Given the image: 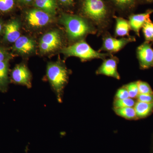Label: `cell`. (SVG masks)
Segmentation results:
<instances>
[{
    "label": "cell",
    "instance_id": "cell-1",
    "mask_svg": "<svg viewBox=\"0 0 153 153\" xmlns=\"http://www.w3.org/2000/svg\"><path fill=\"white\" fill-rule=\"evenodd\" d=\"M60 22L64 26L68 38L72 40L81 39L87 34L95 33V29L81 17L63 14Z\"/></svg>",
    "mask_w": 153,
    "mask_h": 153
},
{
    "label": "cell",
    "instance_id": "cell-4",
    "mask_svg": "<svg viewBox=\"0 0 153 153\" xmlns=\"http://www.w3.org/2000/svg\"><path fill=\"white\" fill-rule=\"evenodd\" d=\"M82 10L84 14L98 25H103L107 16L103 0H84Z\"/></svg>",
    "mask_w": 153,
    "mask_h": 153
},
{
    "label": "cell",
    "instance_id": "cell-7",
    "mask_svg": "<svg viewBox=\"0 0 153 153\" xmlns=\"http://www.w3.org/2000/svg\"><path fill=\"white\" fill-rule=\"evenodd\" d=\"M137 54L140 68L146 69L153 67V49L149 42L146 41L138 47Z\"/></svg>",
    "mask_w": 153,
    "mask_h": 153
},
{
    "label": "cell",
    "instance_id": "cell-17",
    "mask_svg": "<svg viewBox=\"0 0 153 153\" xmlns=\"http://www.w3.org/2000/svg\"><path fill=\"white\" fill-rule=\"evenodd\" d=\"M8 60L0 62V91H5L7 89L8 78Z\"/></svg>",
    "mask_w": 153,
    "mask_h": 153
},
{
    "label": "cell",
    "instance_id": "cell-19",
    "mask_svg": "<svg viewBox=\"0 0 153 153\" xmlns=\"http://www.w3.org/2000/svg\"><path fill=\"white\" fill-rule=\"evenodd\" d=\"M137 99L129 98L124 99H115L114 101V108H119L123 107H134Z\"/></svg>",
    "mask_w": 153,
    "mask_h": 153
},
{
    "label": "cell",
    "instance_id": "cell-5",
    "mask_svg": "<svg viewBox=\"0 0 153 153\" xmlns=\"http://www.w3.org/2000/svg\"><path fill=\"white\" fill-rule=\"evenodd\" d=\"M61 45L60 33L53 30L44 34L39 43L40 51L43 53H48L58 49Z\"/></svg>",
    "mask_w": 153,
    "mask_h": 153
},
{
    "label": "cell",
    "instance_id": "cell-22",
    "mask_svg": "<svg viewBox=\"0 0 153 153\" xmlns=\"http://www.w3.org/2000/svg\"><path fill=\"white\" fill-rule=\"evenodd\" d=\"M139 92L141 94H153V91L147 82L139 80L137 81Z\"/></svg>",
    "mask_w": 153,
    "mask_h": 153
},
{
    "label": "cell",
    "instance_id": "cell-6",
    "mask_svg": "<svg viewBox=\"0 0 153 153\" xmlns=\"http://www.w3.org/2000/svg\"><path fill=\"white\" fill-rule=\"evenodd\" d=\"M52 15L40 9H33L28 12L26 20L31 27H42L52 22Z\"/></svg>",
    "mask_w": 153,
    "mask_h": 153
},
{
    "label": "cell",
    "instance_id": "cell-10",
    "mask_svg": "<svg viewBox=\"0 0 153 153\" xmlns=\"http://www.w3.org/2000/svg\"><path fill=\"white\" fill-rule=\"evenodd\" d=\"M13 80L18 84L31 87V74L27 66L23 64L19 65L14 68L12 72Z\"/></svg>",
    "mask_w": 153,
    "mask_h": 153
},
{
    "label": "cell",
    "instance_id": "cell-21",
    "mask_svg": "<svg viewBox=\"0 0 153 153\" xmlns=\"http://www.w3.org/2000/svg\"><path fill=\"white\" fill-rule=\"evenodd\" d=\"M124 86L128 91L129 97L136 99L137 97L139 94L137 81L130 82Z\"/></svg>",
    "mask_w": 153,
    "mask_h": 153
},
{
    "label": "cell",
    "instance_id": "cell-28",
    "mask_svg": "<svg viewBox=\"0 0 153 153\" xmlns=\"http://www.w3.org/2000/svg\"><path fill=\"white\" fill-rule=\"evenodd\" d=\"M60 2L64 5H69L71 4L74 1V0H59Z\"/></svg>",
    "mask_w": 153,
    "mask_h": 153
},
{
    "label": "cell",
    "instance_id": "cell-24",
    "mask_svg": "<svg viewBox=\"0 0 153 153\" xmlns=\"http://www.w3.org/2000/svg\"><path fill=\"white\" fill-rule=\"evenodd\" d=\"M116 5L121 8H126L132 7L135 2V0H112Z\"/></svg>",
    "mask_w": 153,
    "mask_h": 153
},
{
    "label": "cell",
    "instance_id": "cell-18",
    "mask_svg": "<svg viewBox=\"0 0 153 153\" xmlns=\"http://www.w3.org/2000/svg\"><path fill=\"white\" fill-rule=\"evenodd\" d=\"M117 115L127 120H137L134 107H123L114 108Z\"/></svg>",
    "mask_w": 153,
    "mask_h": 153
},
{
    "label": "cell",
    "instance_id": "cell-3",
    "mask_svg": "<svg viewBox=\"0 0 153 153\" xmlns=\"http://www.w3.org/2000/svg\"><path fill=\"white\" fill-rule=\"evenodd\" d=\"M47 76L58 100L61 101V93L68 79V72L65 66L58 63H49L47 67Z\"/></svg>",
    "mask_w": 153,
    "mask_h": 153
},
{
    "label": "cell",
    "instance_id": "cell-12",
    "mask_svg": "<svg viewBox=\"0 0 153 153\" xmlns=\"http://www.w3.org/2000/svg\"><path fill=\"white\" fill-rule=\"evenodd\" d=\"M15 50L24 55L32 53L35 49V41L27 36H20L14 43Z\"/></svg>",
    "mask_w": 153,
    "mask_h": 153
},
{
    "label": "cell",
    "instance_id": "cell-11",
    "mask_svg": "<svg viewBox=\"0 0 153 153\" xmlns=\"http://www.w3.org/2000/svg\"><path fill=\"white\" fill-rule=\"evenodd\" d=\"M153 13V9L148 10L143 13L134 14L130 17L129 23L131 29L138 36H140V31L145 23L151 20V15Z\"/></svg>",
    "mask_w": 153,
    "mask_h": 153
},
{
    "label": "cell",
    "instance_id": "cell-2",
    "mask_svg": "<svg viewBox=\"0 0 153 153\" xmlns=\"http://www.w3.org/2000/svg\"><path fill=\"white\" fill-rule=\"evenodd\" d=\"M62 53L67 56H74L85 61L99 58L104 59L109 56L105 53H101L95 51L84 41H80L62 49Z\"/></svg>",
    "mask_w": 153,
    "mask_h": 153
},
{
    "label": "cell",
    "instance_id": "cell-16",
    "mask_svg": "<svg viewBox=\"0 0 153 153\" xmlns=\"http://www.w3.org/2000/svg\"><path fill=\"white\" fill-rule=\"evenodd\" d=\"M116 27L115 35L116 36L124 37L128 36L131 29L129 23L123 18L116 17Z\"/></svg>",
    "mask_w": 153,
    "mask_h": 153
},
{
    "label": "cell",
    "instance_id": "cell-30",
    "mask_svg": "<svg viewBox=\"0 0 153 153\" xmlns=\"http://www.w3.org/2000/svg\"><path fill=\"white\" fill-rule=\"evenodd\" d=\"M20 1L24 4H28L32 2L33 0H20Z\"/></svg>",
    "mask_w": 153,
    "mask_h": 153
},
{
    "label": "cell",
    "instance_id": "cell-27",
    "mask_svg": "<svg viewBox=\"0 0 153 153\" xmlns=\"http://www.w3.org/2000/svg\"><path fill=\"white\" fill-rule=\"evenodd\" d=\"M7 54L5 51L0 48V62L8 60Z\"/></svg>",
    "mask_w": 153,
    "mask_h": 153
},
{
    "label": "cell",
    "instance_id": "cell-31",
    "mask_svg": "<svg viewBox=\"0 0 153 153\" xmlns=\"http://www.w3.org/2000/svg\"><path fill=\"white\" fill-rule=\"evenodd\" d=\"M3 26L2 23L0 22V34L1 33L2 30Z\"/></svg>",
    "mask_w": 153,
    "mask_h": 153
},
{
    "label": "cell",
    "instance_id": "cell-8",
    "mask_svg": "<svg viewBox=\"0 0 153 153\" xmlns=\"http://www.w3.org/2000/svg\"><path fill=\"white\" fill-rule=\"evenodd\" d=\"M135 41V39L134 37L117 39L111 36H105L103 38V44L101 49L111 53L117 52L128 43Z\"/></svg>",
    "mask_w": 153,
    "mask_h": 153
},
{
    "label": "cell",
    "instance_id": "cell-25",
    "mask_svg": "<svg viewBox=\"0 0 153 153\" xmlns=\"http://www.w3.org/2000/svg\"><path fill=\"white\" fill-rule=\"evenodd\" d=\"M129 96L126 88L124 85L123 87L120 88L118 89L115 94V98L117 99H124L129 98Z\"/></svg>",
    "mask_w": 153,
    "mask_h": 153
},
{
    "label": "cell",
    "instance_id": "cell-32",
    "mask_svg": "<svg viewBox=\"0 0 153 153\" xmlns=\"http://www.w3.org/2000/svg\"><path fill=\"white\" fill-rule=\"evenodd\" d=\"M144 1H145V2H153V0H143Z\"/></svg>",
    "mask_w": 153,
    "mask_h": 153
},
{
    "label": "cell",
    "instance_id": "cell-29",
    "mask_svg": "<svg viewBox=\"0 0 153 153\" xmlns=\"http://www.w3.org/2000/svg\"><path fill=\"white\" fill-rule=\"evenodd\" d=\"M149 153H153V133L151 138V143L150 146V151Z\"/></svg>",
    "mask_w": 153,
    "mask_h": 153
},
{
    "label": "cell",
    "instance_id": "cell-26",
    "mask_svg": "<svg viewBox=\"0 0 153 153\" xmlns=\"http://www.w3.org/2000/svg\"><path fill=\"white\" fill-rule=\"evenodd\" d=\"M137 101L153 103V94H139L136 98Z\"/></svg>",
    "mask_w": 153,
    "mask_h": 153
},
{
    "label": "cell",
    "instance_id": "cell-14",
    "mask_svg": "<svg viewBox=\"0 0 153 153\" xmlns=\"http://www.w3.org/2000/svg\"><path fill=\"white\" fill-rule=\"evenodd\" d=\"M137 119L145 118L153 112V103L137 101L134 106Z\"/></svg>",
    "mask_w": 153,
    "mask_h": 153
},
{
    "label": "cell",
    "instance_id": "cell-13",
    "mask_svg": "<svg viewBox=\"0 0 153 153\" xmlns=\"http://www.w3.org/2000/svg\"><path fill=\"white\" fill-rule=\"evenodd\" d=\"M20 23L17 20H13L5 27L4 38L10 43H15L21 36Z\"/></svg>",
    "mask_w": 153,
    "mask_h": 153
},
{
    "label": "cell",
    "instance_id": "cell-20",
    "mask_svg": "<svg viewBox=\"0 0 153 153\" xmlns=\"http://www.w3.org/2000/svg\"><path fill=\"white\" fill-rule=\"evenodd\" d=\"M142 28L146 41L149 42L153 41V23L151 20L145 23Z\"/></svg>",
    "mask_w": 153,
    "mask_h": 153
},
{
    "label": "cell",
    "instance_id": "cell-23",
    "mask_svg": "<svg viewBox=\"0 0 153 153\" xmlns=\"http://www.w3.org/2000/svg\"><path fill=\"white\" fill-rule=\"evenodd\" d=\"M14 0H0V11L7 12L13 8Z\"/></svg>",
    "mask_w": 153,
    "mask_h": 153
},
{
    "label": "cell",
    "instance_id": "cell-9",
    "mask_svg": "<svg viewBox=\"0 0 153 153\" xmlns=\"http://www.w3.org/2000/svg\"><path fill=\"white\" fill-rule=\"evenodd\" d=\"M118 60L115 57L106 59L96 71V74L111 76L119 79L120 77L117 71Z\"/></svg>",
    "mask_w": 153,
    "mask_h": 153
},
{
    "label": "cell",
    "instance_id": "cell-15",
    "mask_svg": "<svg viewBox=\"0 0 153 153\" xmlns=\"http://www.w3.org/2000/svg\"><path fill=\"white\" fill-rule=\"evenodd\" d=\"M35 5L37 8L52 16L56 13L57 4L55 0H35Z\"/></svg>",
    "mask_w": 153,
    "mask_h": 153
}]
</instances>
